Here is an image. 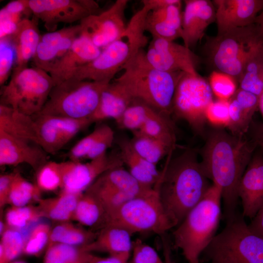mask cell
<instances>
[{
  "label": "cell",
  "mask_w": 263,
  "mask_h": 263,
  "mask_svg": "<svg viewBox=\"0 0 263 263\" xmlns=\"http://www.w3.org/2000/svg\"><path fill=\"white\" fill-rule=\"evenodd\" d=\"M238 195L242 214L252 219L263 205V156L251 158L240 181Z\"/></svg>",
  "instance_id": "cell-20"
},
{
  "label": "cell",
  "mask_w": 263,
  "mask_h": 263,
  "mask_svg": "<svg viewBox=\"0 0 263 263\" xmlns=\"http://www.w3.org/2000/svg\"><path fill=\"white\" fill-rule=\"evenodd\" d=\"M172 151L168 154L157 185L161 204L174 227L183 221L211 185L194 150H186L174 158H171Z\"/></svg>",
  "instance_id": "cell-2"
},
{
  "label": "cell",
  "mask_w": 263,
  "mask_h": 263,
  "mask_svg": "<svg viewBox=\"0 0 263 263\" xmlns=\"http://www.w3.org/2000/svg\"><path fill=\"white\" fill-rule=\"evenodd\" d=\"M130 139L135 151L147 161L156 165L166 154L173 150L164 142L148 136L138 131L132 132Z\"/></svg>",
  "instance_id": "cell-35"
},
{
  "label": "cell",
  "mask_w": 263,
  "mask_h": 263,
  "mask_svg": "<svg viewBox=\"0 0 263 263\" xmlns=\"http://www.w3.org/2000/svg\"><path fill=\"white\" fill-rule=\"evenodd\" d=\"M204 258L206 261L209 262L210 263H236L229 258L218 255L204 256Z\"/></svg>",
  "instance_id": "cell-56"
},
{
  "label": "cell",
  "mask_w": 263,
  "mask_h": 263,
  "mask_svg": "<svg viewBox=\"0 0 263 263\" xmlns=\"http://www.w3.org/2000/svg\"><path fill=\"white\" fill-rule=\"evenodd\" d=\"M255 232L263 236V205L249 224Z\"/></svg>",
  "instance_id": "cell-53"
},
{
  "label": "cell",
  "mask_w": 263,
  "mask_h": 263,
  "mask_svg": "<svg viewBox=\"0 0 263 263\" xmlns=\"http://www.w3.org/2000/svg\"><path fill=\"white\" fill-rule=\"evenodd\" d=\"M182 2L149 12L146 20V31L152 38L174 41L182 35Z\"/></svg>",
  "instance_id": "cell-22"
},
{
  "label": "cell",
  "mask_w": 263,
  "mask_h": 263,
  "mask_svg": "<svg viewBox=\"0 0 263 263\" xmlns=\"http://www.w3.org/2000/svg\"><path fill=\"white\" fill-rule=\"evenodd\" d=\"M222 202L221 189L212 184L173 232L174 246L188 263H200L201 256L217 234Z\"/></svg>",
  "instance_id": "cell-3"
},
{
  "label": "cell",
  "mask_w": 263,
  "mask_h": 263,
  "mask_svg": "<svg viewBox=\"0 0 263 263\" xmlns=\"http://www.w3.org/2000/svg\"><path fill=\"white\" fill-rule=\"evenodd\" d=\"M259 110L263 120V90L259 96Z\"/></svg>",
  "instance_id": "cell-58"
},
{
  "label": "cell",
  "mask_w": 263,
  "mask_h": 263,
  "mask_svg": "<svg viewBox=\"0 0 263 263\" xmlns=\"http://www.w3.org/2000/svg\"><path fill=\"white\" fill-rule=\"evenodd\" d=\"M228 101L230 121L227 128L232 135L243 136L255 113L259 109V97L238 88Z\"/></svg>",
  "instance_id": "cell-25"
},
{
  "label": "cell",
  "mask_w": 263,
  "mask_h": 263,
  "mask_svg": "<svg viewBox=\"0 0 263 263\" xmlns=\"http://www.w3.org/2000/svg\"><path fill=\"white\" fill-rule=\"evenodd\" d=\"M110 82L68 78L53 87L38 114L75 119L90 118L103 91Z\"/></svg>",
  "instance_id": "cell-7"
},
{
  "label": "cell",
  "mask_w": 263,
  "mask_h": 263,
  "mask_svg": "<svg viewBox=\"0 0 263 263\" xmlns=\"http://www.w3.org/2000/svg\"><path fill=\"white\" fill-rule=\"evenodd\" d=\"M254 149L243 136L218 130L208 135L204 147L201 165L208 179L221 189L226 221L237 213L239 184Z\"/></svg>",
  "instance_id": "cell-1"
},
{
  "label": "cell",
  "mask_w": 263,
  "mask_h": 263,
  "mask_svg": "<svg viewBox=\"0 0 263 263\" xmlns=\"http://www.w3.org/2000/svg\"><path fill=\"white\" fill-rule=\"evenodd\" d=\"M130 256H109L105 258L96 257L92 263H127Z\"/></svg>",
  "instance_id": "cell-55"
},
{
  "label": "cell",
  "mask_w": 263,
  "mask_h": 263,
  "mask_svg": "<svg viewBox=\"0 0 263 263\" xmlns=\"http://www.w3.org/2000/svg\"><path fill=\"white\" fill-rule=\"evenodd\" d=\"M29 6L47 30L53 32L60 23H72L95 14L99 5L92 0H29Z\"/></svg>",
  "instance_id": "cell-13"
},
{
  "label": "cell",
  "mask_w": 263,
  "mask_h": 263,
  "mask_svg": "<svg viewBox=\"0 0 263 263\" xmlns=\"http://www.w3.org/2000/svg\"><path fill=\"white\" fill-rule=\"evenodd\" d=\"M0 130L38 145L34 118L2 104H0Z\"/></svg>",
  "instance_id": "cell-28"
},
{
  "label": "cell",
  "mask_w": 263,
  "mask_h": 263,
  "mask_svg": "<svg viewBox=\"0 0 263 263\" xmlns=\"http://www.w3.org/2000/svg\"><path fill=\"white\" fill-rule=\"evenodd\" d=\"M73 221L86 226L103 227L105 212L98 198L88 190L80 196L75 210Z\"/></svg>",
  "instance_id": "cell-31"
},
{
  "label": "cell",
  "mask_w": 263,
  "mask_h": 263,
  "mask_svg": "<svg viewBox=\"0 0 263 263\" xmlns=\"http://www.w3.org/2000/svg\"></svg>",
  "instance_id": "cell-61"
},
{
  "label": "cell",
  "mask_w": 263,
  "mask_h": 263,
  "mask_svg": "<svg viewBox=\"0 0 263 263\" xmlns=\"http://www.w3.org/2000/svg\"><path fill=\"white\" fill-rule=\"evenodd\" d=\"M114 134L113 129L105 125L104 131L93 147L87 155L85 160H90L106 153L114 141Z\"/></svg>",
  "instance_id": "cell-49"
},
{
  "label": "cell",
  "mask_w": 263,
  "mask_h": 263,
  "mask_svg": "<svg viewBox=\"0 0 263 263\" xmlns=\"http://www.w3.org/2000/svg\"><path fill=\"white\" fill-rule=\"evenodd\" d=\"M16 53L10 37L0 39V85L2 87L8 80L14 63Z\"/></svg>",
  "instance_id": "cell-45"
},
{
  "label": "cell",
  "mask_w": 263,
  "mask_h": 263,
  "mask_svg": "<svg viewBox=\"0 0 263 263\" xmlns=\"http://www.w3.org/2000/svg\"><path fill=\"white\" fill-rule=\"evenodd\" d=\"M101 50L86 37L79 36L66 54L49 73L54 86L69 78L77 69L95 59Z\"/></svg>",
  "instance_id": "cell-21"
},
{
  "label": "cell",
  "mask_w": 263,
  "mask_h": 263,
  "mask_svg": "<svg viewBox=\"0 0 263 263\" xmlns=\"http://www.w3.org/2000/svg\"><path fill=\"white\" fill-rule=\"evenodd\" d=\"M262 146H263V139H262Z\"/></svg>",
  "instance_id": "cell-60"
},
{
  "label": "cell",
  "mask_w": 263,
  "mask_h": 263,
  "mask_svg": "<svg viewBox=\"0 0 263 263\" xmlns=\"http://www.w3.org/2000/svg\"><path fill=\"white\" fill-rule=\"evenodd\" d=\"M138 131L174 148L176 139L170 118L157 111L147 119Z\"/></svg>",
  "instance_id": "cell-36"
},
{
  "label": "cell",
  "mask_w": 263,
  "mask_h": 263,
  "mask_svg": "<svg viewBox=\"0 0 263 263\" xmlns=\"http://www.w3.org/2000/svg\"><path fill=\"white\" fill-rule=\"evenodd\" d=\"M132 263H164L157 252L140 239L132 243Z\"/></svg>",
  "instance_id": "cell-48"
},
{
  "label": "cell",
  "mask_w": 263,
  "mask_h": 263,
  "mask_svg": "<svg viewBox=\"0 0 263 263\" xmlns=\"http://www.w3.org/2000/svg\"><path fill=\"white\" fill-rule=\"evenodd\" d=\"M54 86L52 77L42 69H13L9 82L2 86L0 104L32 116L41 111Z\"/></svg>",
  "instance_id": "cell-8"
},
{
  "label": "cell",
  "mask_w": 263,
  "mask_h": 263,
  "mask_svg": "<svg viewBox=\"0 0 263 263\" xmlns=\"http://www.w3.org/2000/svg\"><path fill=\"white\" fill-rule=\"evenodd\" d=\"M96 180L132 197L139 195L152 188L147 187L141 184L123 166L108 170Z\"/></svg>",
  "instance_id": "cell-34"
},
{
  "label": "cell",
  "mask_w": 263,
  "mask_h": 263,
  "mask_svg": "<svg viewBox=\"0 0 263 263\" xmlns=\"http://www.w3.org/2000/svg\"><path fill=\"white\" fill-rule=\"evenodd\" d=\"M5 12L23 18V15L32 13L29 6V0H15L9 1L2 9Z\"/></svg>",
  "instance_id": "cell-51"
},
{
  "label": "cell",
  "mask_w": 263,
  "mask_h": 263,
  "mask_svg": "<svg viewBox=\"0 0 263 263\" xmlns=\"http://www.w3.org/2000/svg\"><path fill=\"white\" fill-rule=\"evenodd\" d=\"M105 125L96 128L92 132L77 142L70 150L68 155L70 160L81 162L93 147L103 132Z\"/></svg>",
  "instance_id": "cell-46"
},
{
  "label": "cell",
  "mask_w": 263,
  "mask_h": 263,
  "mask_svg": "<svg viewBox=\"0 0 263 263\" xmlns=\"http://www.w3.org/2000/svg\"><path fill=\"white\" fill-rule=\"evenodd\" d=\"M132 234L126 229L114 225H106L100 229L91 243L83 246L90 252H103L110 256H130L132 249Z\"/></svg>",
  "instance_id": "cell-26"
},
{
  "label": "cell",
  "mask_w": 263,
  "mask_h": 263,
  "mask_svg": "<svg viewBox=\"0 0 263 263\" xmlns=\"http://www.w3.org/2000/svg\"><path fill=\"white\" fill-rule=\"evenodd\" d=\"M242 214L226 221L203 253L229 258L236 263H263V236L253 230Z\"/></svg>",
  "instance_id": "cell-9"
},
{
  "label": "cell",
  "mask_w": 263,
  "mask_h": 263,
  "mask_svg": "<svg viewBox=\"0 0 263 263\" xmlns=\"http://www.w3.org/2000/svg\"><path fill=\"white\" fill-rule=\"evenodd\" d=\"M217 34L253 25L263 0H214Z\"/></svg>",
  "instance_id": "cell-16"
},
{
  "label": "cell",
  "mask_w": 263,
  "mask_h": 263,
  "mask_svg": "<svg viewBox=\"0 0 263 263\" xmlns=\"http://www.w3.org/2000/svg\"><path fill=\"white\" fill-rule=\"evenodd\" d=\"M128 0H117L100 14H91L80 21V35L103 49L123 35L127 25L125 12Z\"/></svg>",
  "instance_id": "cell-12"
},
{
  "label": "cell",
  "mask_w": 263,
  "mask_h": 263,
  "mask_svg": "<svg viewBox=\"0 0 263 263\" xmlns=\"http://www.w3.org/2000/svg\"><path fill=\"white\" fill-rule=\"evenodd\" d=\"M142 2L147 4L150 11L164 7L171 4L182 2L180 0H143Z\"/></svg>",
  "instance_id": "cell-54"
},
{
  "label": "cell",
  "mask_w": 263,
  "mask_h": 263,
  "mask_svg": "<svg viewBox=\"0 0 263 263\" xmlns=\"http://www.w3.org/2000/svg\"><path fill=\"white\" fill-rule=\"evenodd\" d=\"M61 164L63 173L61 191L77 194L84 193L105 172L124 165L119 153H107L85 163L69 160Z\"/></svg>",
  "instance_id": "cell-15"
},
{
  "label": "cell",
  "mask_w": 263,
  "mask_h": 263,
  "mask_svg": "<svg viewBox=\"0 0 263 263\" xmlns=\"http://www.w3.org/2000/svg\"><path fill=\"white\" fill-rule=\"evenodd\" d=\"M0 237V263H11L23 253V237L18 229L9 227Z\"/></svg>",
  "instance_id": "cell-40"
},
{
  "label": "cell",
  "mask_w": 263,
  "mask_h": 263,
  "mask_svg": "<svg viewBox=\"0 0 263 263\" xmlns=\"http://www.w3.org/2000/svg\"><path fill=\"white\" fill-rule=\"evenodd\" d=\"M82 194L61 191L56 197L38 198L37 201V206L43 218L59 223L71 221H72L78 200Z\"/></svg>",
  "instance_id": "cell-30"
},
{
  "label": "cell",
  "mask_w": 263,
  "mask_h": 263,
  "mask_svg": "<svg viewBox=\"0 0 263 263\" xmlns=\"http://www.w3.org/2000/svg\"><path fill=\"white\" fill-rule=\"evenodd\" d=\"M143 56L151 67L165 72L196 75L199 58L184 45L160 38H152Z\"/></svg>",
  "instance_id": "cell-14"
},
{
  "label": "cell",
  "mask_w": 263,
  "mask_h": 263,
  "mask_svg": "<svg viewBox=\"0 0 263 263\" xmlns=\"http://www.w3.org/2000/svg\"><path fill=\"white\" fill-rule=\"evenodd\" d=\"M235 80L227 74L214 71L210 74L208 82L217 99L229 100L238 89Z\"/></svg>",
  "instance_id": "cell-44"
},
{
  "label": "cell",
  "mask_w": 263,
  "mask_h": 263,
  "mask_svg": "<svg viewBox=\"0 0 263 263\" xmlns=\"http://www.w3.org/2000/svg\"><path fill=\"white\" fill-rule=\"evenodd\" d=\"M37 19L34 16L32 19H23L10 36L16 53L15 69L27 67L35 55L41 36Z\"/></svg>",
  "instance_id": "cell-24"
},
{
  "label": "cell",
  "mask_w": 263,
  "mask_h": 263,
  "mask_svg": "<svg viewBox=\"0 0 263 263\" xmlns=\"http://www.w3.org/2000/svg\"><path fill=\"white\" fill-rule=\"evenodd\" d=\"M23 18L0 11V39L10 37L15 32Z\"/></svg>",
  "instance_id": "cell-50"
},
{
  "label": "cell",
  "mask_w": 263,
  "mask_h": 263,
  "mask_svg": "<svg viewBox=\"0 0 263 263\" xmlns=\"http://www.w3.org/2000/svg\"><path fill=\"white\" fill-rule=\"evenodd\" d=\"M181 38L190 48L203 37L207 27L216 20L215 8L208 0H184Z\"/></svg>",
  "instance_id": "cell-19"
},
{
  "label": "cell",
  "mask_w": 263,
  "mask_h": 263,
  "mask_svg": "<svg viewBox=\"0 0 263 263\" xmlns=\"http://www.w3.org/2000/svg\"><path fill=\"white\" fill-rule=\"evenodd\" d=\"M11 263H26L23 261H14Z\"/></svg>",
  "instance_id": "cell-59"
},
{
  "label": "cell",
  "mask_w": 263,
  "mask_h": 263,
  "mask_svg": "<svg viewBox=\"0 0 263 263\" xmlns=\"http://www.w3.org/2000/svg\"><path fill=\"white\" fill-rule=\"evenodd\" d=\"M143 49L123 67L115 79L127 89L133 100L141 101L167 117L172 114V100L178 81L183 72L156 69L144 60Z\"/></svg>",
  "instance_id": "cell-4"
},
{
  "label": "cell",
  "mask_w": 263,
  "mask_h": 263,
  "mask_svg": "<svg viewBox=\"0 0 263 263\" xmlns=\"http://www.w3.org/2000/svg\"><path fill=\"white\" fill-rule=\"evenodd\" d=\"M260 37L254 24L217 35L209 42L210 59L217 71L238 80Z\"/></svg>",
  "instance_id": "cell-10"
},
{
  "label": "cell",
  "mask_w": 263,
  "mask_h": 263,
  "mask_svg": "<svg viewBox=\"0 0 263 263\" xmlns=\"http://www.w3.org/2000/svg\"><path fill=\"white\" fill-rule=\"evenodd\" d=\"M259 35L263 38V10L258 15L254 24Z\"/></svg>",
  "instance_id": "cell-57"
},
{
  "label": "cell",
  "mask_w": 263,
  "mask_h": 263,
  "mask_svg": "<svg viewBox=\"0 0 263 263\" xmlns=\"http://www.w3.org/2000/svg\"><path fill=\"white\" fill-rule=\"evenodd\" d=\"M209 82L198 74L182 73L172 104V113L200 132L206 121L207 108L214 100Z\"/></svg>",
  "instance_id": "cell-11"
},
{
  "label": "cell",
  "mask_w": 263,
  "mask_h": 263,
  "mask_svg": "<svg viewBox=\"0 0 263 263\" xmlns=\"http://www.w3.org/2000/svg\"><path fill=\"white\" fill-rule=\"evenodd\" d=\"M98 232L76 225L70 221L60 222L52 228L48 245L62 244L83 246L93 242Z\"/></svg>",
  "instance_id": "cell-32"
},
{
  "label": "cell",
  "mask_w": 263,
  "mask_h": 263,
  "mask_svg": "<svg viewBox=\"0 0 263 263\" xmlns=\"http://www.w3.org/2000/svg\"><path fill=\"white\" fill-rule=\"evenodd\" d=\"M40 190L25 179L19 172H16L8 195L7 204L11 206L22 207L28 205L33 200L39 198Z\"/></svg>",
  "instance_id": "cell-38"
},
{
  "label": "cell",
  "mask_w": 263,
  "mask_h": 263,
  "mask_svg": "<svg viewBox=\"0 0 263 263\" xmlns=\"http://www.w3.org/2000/svg\"><path fill=\"white\" fill-rule=\"evenodd\" d=\"M133 101L125 87L115 79L103 91L97 108L90 118L93 123L108 118L116 121Z\"/></svg>",
  "instance_id": "cell-23"
},
{
  "label": "cell",
  "mask_w": 263,
  "mask_h": 263,
  "mask_svg": "<svg viewBox=\"0 0 263 263\" xmlns=\"http://www.w3.org/2000/svg\"><path fill=\"white\" fill-rule=\"evenodd\" d=\"M36 185L41 191L61 189L63 173L61 162L48 161L36 172Z\"/></svg>",
  "instance_id": "cell-41"
},
{
  "label": "cell",
  "mask_w": 263,
  "mask_h": 263,
  "mask_svg": "<svg viewBox=\"0 0 263 263\" xmlns=\"http://www.w3.org/2000/svg\"><path fill=\"white\" fill-rule=\"evenodd\" d=\"M47 160L46 152L38 145L0 130V165L26 164L37 172Z\"/></svg>",
  "instance_id": "cell-18"
},
{
  "label": "cell",
  "mask_w": 263,
  "mask_h": 263,
  "mask_svg": "<svg viewBox=\"0 0 263 263\" xmlns=\"http://www.w3.org/2000/svg\"><path fill=\"white\" fill-rule=\"evenodd\" d=\"M238 81L239 88L259 97L263 90V38L261 36L253 46Z\"/></svg>",
  "instance_id": "cell-29"
},
{
  "label": "cell",
  "mask_w": 263,
  "mask_h": 263,
  "mask_svg": "<svg viewBox=\"0 0 263 263\" xmlns=\"http://www.w3.org/2000/svg\"><path fill=\"white\" fill-rule=\"evenodd\" d=\"M206 121L217 127H227L230 121L229 101L217 99L207 109Z\"/></svg>",
  "instance_id": "cell-47"
},
{
  "label": "cell",
  "mask_w": 263,
  "mask_h": 263,
  "mask_svg": "<svg viewBox=\"0 0 263 263\" xmlns=\"http://www.w3.org/2000/svg\"><path fill=\"white\" fill-rule=\"evenodd\" d=\"M117 144L121 159L131 174L143 185L153 187L160 175L156 165L147 161L137 154L130 139L120 138Z\"/></svg>",
  "instance_id": "cell-27"
},
{
  "label": "cell",
  "mask_w": 263,
  "mask_h": 263,
  "mask_svg": "<svg viewBox=\"0 0 263 263\" xmlns=\"http://www.w3.org/2000/svg\"><path fill=\"white\" fill-rule=\"evenodd\" d=\"M96 257L83 246L52 244L46 249L43 263H92Z\"/></svg>",
  "instance_id": "cell-33"
},
{
  "label": "cell",
  "mask_w": 263,
  "mask_h": 263,
  "mask_svg": "<svg viewBox=\"0 0 263 263\" xmlns=\"http://www.w3.org/2000/svg\"><path fill=\"white\" fill-rule=\"evenodd\" d=\"M106 225L123 228L132 234L141 232L163 234L173 228L161 204L157 181L153 187L108 213L103 227Z\"/></svg>",
  "instance_id": "cell-6"
},
{
  "label": "cell",
  "mask_w": 263,
  "mask_h": 263,
  "mask_svg": "<svg viewBox=\"0 0 263 263\" xmlns=\"http://www.w3.org/2000/svg\"><path fill=\"white\" fill-rule=\"evenodd\" d=\"M146 19L144 12H136L121 38L102 49L95 59L77 69L70 78L111 82L114 75L146 45Z\"/></svg>",
  "instance_id": "cell-5"
},
{
  "label": "cell",
  "mask_w": 263,
  "mask_h": 263,
  "mask_svg": "<svg viewBox=\"0 0 263 263\" xmlns=\"http://www.w3.org/2000/svg\"><path fill=\"white\" fill-rule=\"evenodd\" d=\"M52 228L47 223H41L35 226L25 241L23 254L38 256L47 248Z\"/></svg>",
  "instance_id": "cell-43"
},
{
  "label": "cell",
  "mask_w": 263,
  "mask_h": 263,
  "mask_svg": "<svg viewBox=\"0 0 263 263\" xmlns=\"http://www.w3.org/2000/svg\"><path fill=\"white\" fill-rule=\"evenodd\" d=\"M36 122L38 145L47 153L55 154L65 145L56 127L44 115L32 116Z\"/></svg>",
  "instance_id": "cell-37"
},
{
  "label": "cell",
  "mask_w": 263,
  "mask_h": 263,
  "mask_svg": "<svg viewBox=\"0 0 263 263\" xmlns=\"http://www.w3.org/2000/svg\"><path fill=\"white\" fill-rule=\"evenodd\" d=\"M16 172L1 174L0 176V207L7 204L8 195Z\"/></svg>",
  "instance_id": "cell-52"
},
{
  "label": "cell",
  "mask_w": 263,
  "mask_h": 263,
  "mask_svg": "<svg viewBox=\"0 0 263 263\" xmlns=\"http://www.w3.org/2000/svg\"><path fill=\"white\" fill-rule=\"evenodd\" d=\"M156 111L141 101L133 100L116 122L121 129L132 132L138 131L147 119Z\"/></svg>",
  "instance_id": "cell-39"
},
{
  "label": "cell",
  "mask_w": 263,
  "mask_h": 263,
  "mask_svg": "<svg viewBox=\"0 0 263 263\" xmlns=\"http://www.w3.org/2000/svg\"><path fill=\"white\" fill-rule=\"evenodd\" d=\"M80 32L79 24L42 35L32 58L35 67L49 73L68 52Z\"/></svg>",
  "instance_id": "cell-17"
},
{
  "label": "cell",
  "mask_w": 263,
  "mask_h": 263,
  "mask_svg": "<svg viewBox=\"0 0 263 263\" xmlns=\"http://www.w3.org/2000/svg\"><path fill=\"white\" fill-rule=\"evenodd\" d=\"M4 218L8 227L18 229L23 228L43 217L37 206L27 205L10 206L6 209Z\"/></svg>",
  "instance_id": "cell-42"
}]
</instances>
